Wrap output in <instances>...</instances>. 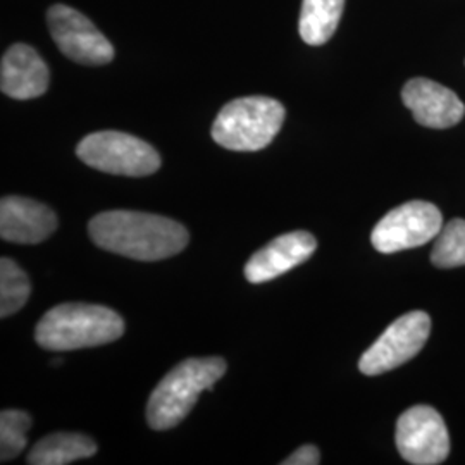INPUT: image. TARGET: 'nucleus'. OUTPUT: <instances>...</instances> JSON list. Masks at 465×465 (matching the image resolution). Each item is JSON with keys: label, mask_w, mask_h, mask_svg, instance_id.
Masks as SVG:
<instances>
[{"label": "nucleus", "mask_w": 465, "mask_h": 465, "mask_svg": "<svg viewBox=\"0 0 465 465\" xmlns=\"http://www.w3.org/2000/svg\"><path fill=\"white\" fill-rule=\"evenodd\" d=\"M88 232L100 249L145 262L173 257L188 245V232L180 223L136 211L97 214Z\"/></svg>", "instance_id": "1"}, {"label": "nucleus", "mask_w": 465, "mask_h": 465, "mask_svg": "<svg viewBox=\"0 0 465 465\" xmlns=\"http://www.w3.org/2000/svg\"><path fill=\"white\" fill-rule=\"evenodd\" d=\"M123 332L121 316L104 305L61 303L40 319L35 340L42 349L69 351L113 343Z\"/></svg>", "instance_id": "2"}, {"label": "nucleus", "mask_w": 465, "mask_h": 465, "mask_svg": "<svg viewBox=\"0 0 465 465\" xmlns=\"http://www.w3.org/2000/svg\"><path fill=\"white\" fill-rule=\"evenodd\" d=\"M226 372L221 357L188 359L167 372L155 386L147 405V422L155 431L178 426L195 407L200 393L211 390Z\"/></svg>", "instance_id": "3"}, {"label": "nucleus", "mask_w": 465, "mask_h": 465, "mask_svg": "<svg viewBox=\"0 0 465 465\" xmlns=\"http://www.w3.org/2000/svg\"><path fill=\"white\" fill-rule=\"evenodd\" d=\"M286 111L271 97H243L226 104L213 124L217 145L234 152H257L280 134Z\"/></svg>", "instance_id": "4"}, {"label": "nucleus", "mask_w": 465, "mask_h": 465, "mask_svg": "<svg viewBox=\"0 0 465 465\" xmlns=\"http://www.w3.org/2000/svg\"><path fill=\"white\" fill-rule=\"evenodd\" d=\"M76 155L86 166L119 176H149L161 167L159 152L134 134L99 132L80 142Z\"/></svg>", "instance_id": "5"}, {"label": "nucleus", "mask_w": 465, "mask_h": 465, "mask_svg": "<svg viewBox=\"0 0 465 465\" xmlns=\"http://www.w3.org/2000/svg\"><path fill=\"white\" fill-rule=\"evenodd\" d=\"M443 228V216L436 205L412 200L391 209L371 234L372 247L381 253L422 247Z\"/></svg>", "instance_id": "6"}, {"label": "nucleus", "mask_w": 465, "mask_h": 465, "mask_svg": "<svg viewBox=\"0 0 465 465\" xmlns=\"http://www.w3.org/2000/svg\"><path fill=\"white\" fill-rule=\"evenodd\" d=\"M431 332V317L414 311L393 321L386 331L364 351L359 369L366 376H380L409 362L426 345Z\"/></svg>", "instance_id": "7"}, {"label": "nucleus", "mask_w": 465, "mask_h": 465, "mask_svg": "<svg viewBox=\"0 0 465 465\" xmlns=\"http://www.w3.org/2000/svg\"><path fill=\"white\" fill-rule=\"evenodd\" d=\"M49 32L67 59L84 66H104L114 59V47L99 28L73 7L52 5L47 13Z\"/></svg>", "instance_id": "8"}, {"label": "nucleus", "mask_w": 465, "mask_h": 465, "mask_svg": "<svg viewBox=\"0 0 465 465\" xmlns=\"http://www.w3.org/2000/svg\"><path fill=\"white\" fill-rule=\"evenodd\" d=\"M395 440L401 459L409 464H443L449 457L447 424L430 405H416L405 411L397 422Z\"/></svg>", "instance_id": "9"}, {"label": "nucleus", "mask_w": 465, "mask_h": 465, "mask_svg": "<svg viewBox=\"0 0 465 465\" xmlns=\"http://www.w3.org/2000/svg\"><path fill=\"white\" fill-rule=\"evenodd\" d=\"M401 99L417 123L426 128L447 130L459 124L465 116L464 102L457 94L428 78L407 82L401 90Z\"/></svg>", "instance_id": "10"}, {"label": "nucleus", "mask_w": 465, "mask_h": 465, "mask_svg": "<svg viewBox=\"0 0 465 465\" xmlns=\"http://www.w3.org/2000/svg\"><path fill=\"white\" fill-rule=\"evenodd\" d=\"M316 249V238L311 232L282 234L250 257L245 266V278L253 284L276 280L278 276L311 259Z\"/></svg>", "instance_id": "11"}, {"label": "nucleus", "mask_w": 465, "mask_h": 465, "mask_svg": "<svg viewBox=\"0 0 465 465\" xmlns=\"http://www.w3.org/2000/svg\"><path fill=\"white\" fill-rule=\"evenodd\" d=\"M57 228V216L47 205L26 197L0 202V236L5 242L34 245L47 240Z\"/></svg>", "instance_id": "12"}, {"label": "nucleus", "mask_w": 465, "mask_h": 465, "mask_svg": "<svg viewBox=\"0 0 465 465\" xmlns=\"http://www.w3.org/2000/svg\"><path fill=\"white\" fill-rule=\"evenodd\" d=\"M49 80V67L30 45L16 44L4 54L0 64V88L7 97L36 99L47 92Z\"/></svg>", "instance_id": "13"}, {"label": "nucleus", "mask_w": 465, "mask_h": 465, "mask_svg": "<svg viewBox=\"0 0 465 465\" xmlns=\"http://www.w3.org/2000/svg\"><path fill=\"white\" fill-rule=\"evenodd\" d=\"M97 453V443L76 432H55L35 445L26 462L32 465H66Z\"/></svg>", "instance_id": "14"}, {"label": "nucleus", "mask_w": 465, "mask_h": 465, "mask_svg": "<svg viewBox=\"0 0 465 465\" xmlns=\"http://www.w3.org/2000/svg\"><path fill=\"white\" fill-rule=\"evenodd\" d=\"M345 0H303L300 11V36L309 45L330 42L341 19Z\"/></svg>", "instance_id": "15"}, {"label": "nucleus", "mask_w": 465, "mask_h": 465, "mask_svg": "<svg viewBox=\"0 0 465 465\" xmlns=\"http://www.w3.org/2000/svg\"><path fill=\"white\" fill-rule=\"evenodd\" d=\"M32 293L26 272L13 259L0 261V316L9 317L21 311Z\"/></svg>", "instance_id": "16"}, {"label": "nucleus", "mask_w": 465, "mask_h": 465, "mask_svg": "<svg viewBox=\"0 0 465 465\" xmlns=\"http://www.w3.org/2000/svg\"><path fill=\"white\" fill-rule=\"evenodd\" d=\"M431 262L440 269L465 266L464 219H451L441 228L432 247Z\"/></svg>", "instance_id": "17"}, {"label": "nucleus", "mask_w": 465, "mask_h": 465, "mask_svg": "<svg viewBox=\"0 0 465 465\" xmlns=\"http://www.w3.org/2000/svg\"><path fill=\"white\" fill-rule=\"evenodd\" d=\"M32 417L23 411H4L0 414V460L11 462L26 447V434Z\"/></svg>", "instance_id": "18"}, {"label": "nucleus", "mask_w": 465, "mask_h": 465, "mask_svg": "<svg viewBox=\"0 0 465 465\" xmlns=\"http://www.w3.org/2000/svg\"><path fill=\"white\" fill-rule=\"evenodd\" d=\"M321 462V453L314 445H303L297 451H293L286 460H282L284 465H317Z\"/></svg>", "instance_id": "19"}]
</instances>
